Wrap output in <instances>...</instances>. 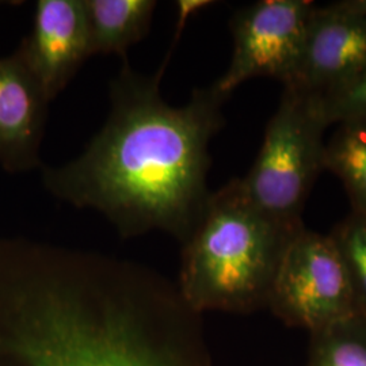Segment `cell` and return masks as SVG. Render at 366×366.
Here are the masks:
<instances>
[{"label":"cell","instance_id":"obj_4","mask_svg":"<svg viewBox=\"0 0 366 366\" xmlns=\"http://www.w3.org/2000/svg\"><path fill=\"white\" fill-rule=\"evenodd\" d=\"M327 128L315 97L284 89L252 167L239 178L249 201L280 222L302 227L307 199L325 171Z\"/></svg>","mask_w":366,"mask_h":366},{"label":"cell","instance_id":"obj_10","mask_svg":"<svg viewBox=\"0 0 366 366\" xmlns=\"http://www.w3.org/2000/svg\"><path fill=\"white\" fill-rule=\"evenodd\" d=\"M92 53L119 54L144 39L157 10L155 0H84Z\"/></svg>","mask_w":366,"mask_h":366},{"label":"cell","instance_id":"obj_8","mask_svg":"<svg viewBox=\"0 0 366 366\" xmlns=\"http://www.w3.org/2000/svg\"><path fill=\"white\" fill-rule=\"evenodd\" d=\"M53 99L92 56L84 0H39L30 34L16 48Z\"/></svg>","mask_w":366,"mask_h":366},{"label":"cell","instance_id":"obj_13","mask_svg":"<svg viewBox=\"0 0 366 366\" xmlns=\"http://www.w3.org/2000/svg\"><path fill=\"white\" fill-rule=\"evenodd\" d=\"M340 252L353 292L355 311L366 317V216L350 212L328 234Z\"/></svg>","mask_w":366,"mask_h":366},{"label":"cell","instance_id":"obj_16","mask_svg":"<svg viewBox=\"0 0 366 366\" xmlns=\"http://www.w3.org/2000/svg\"><path fill=\"white\" fill-rule=\"evenodd\" d=\"M340 3L355 13L362 14L366 16V0H340Z\"/></svg>","mask_w":366,"mask_h":366},{"label":"cell","instance_id":"obj_2","mask_svg":"<svg viewBox=\"0 0 366 366\" xmlns=\"http://www.w3.org/2000/svg\"><path fill=\"white\" fill-rule=\"evenodd\" d=\"M172 292L122 263L0 246V307L27 366H181L136 332L140 317Z\"/></svg>","mask_w":366,"mask_h":366},{"label":"cell","instance_id":"obj_5","mask_svg":"<svg viewBox=\"0 0 366 366\" xmlns=\"http://www.w3.org/2000/svg\"><path fill=\"white\" fill-rule=\"evenodd\" d=\"M267 308L288 327L310 334L358 316L347 272L328 234L304 227L293 236Z\"/></svg>","mask_w":366,"mask_h":366},{"label":"cell","instance_id":"obj_12","mask_svg":"<svg viewBox=\"0 0 366 366\" xmlns=\"http://www.w3.org/2000/svg\"><path fill=\"white\" fill-rule=\"evenodd\" d=\"M305 366H366V317L311 332Z\"/></svg>","mask_w":366,"mask_h":366},{"label":"cell","instance_id":"obj_6","mask_svg":"<svg viewBox=\"0 0 366 366\" xmlns=\"http://www.w3.org/2000/svg\"><path fill=\"white\" fill-rule=\"evenodd\" d=\"M314 7L310 0H259L236 10L229 22L232 57L213 87L229 98L249 79L295 86Z\"/></svg>","mask_w":366,"mask_h":366},{"label":"cell","instance_id":"obj_1","mask_svg":"<svg viewBox=\"0 0 366 366\" xmlns=\"http://www.w3.org/2000/svg\"><path fill=\"white\" fill-rule=\"evenodd\" d=\"M164 72L147 76L124 59L104 127L78 157L44 167L42 183L56 199L104 214L122 237L162 231L183 244L213 193L209 144L228 98L210 84L171 106L160 92Z\"/></svg>","mask_w":366,"mask_h":366},{"label":"cell","instance_id":"obj_15","mask_svg":"<svg viewBox=\"0 0 366 366\" xmlns=\"http://www.w3.org/2000/svg\"><path fill=\"white\" fill-rule=\"evenodd\" d=\"M177 6V24H175V34H174V42L171 45L170 54H169V59H170L171 52L174 51L178 39L182 34L183 29L186 26V24L190 21V18L193 15L208 9L210 6L214 4V1H210V0H179L175 3Z\"/></svg>","mask_w":366,"mask_h":366},{"label":"cell","instance_id":"obj_17","mask_svg":"<svg viewBox=\"0 0 366 366\" xmlns=\"http://www.w3.org/2000/svg\"><path fill=\"white\" fill-rule=\"evenodd\" d=\"M3 4H4V1H0V7H1V6H3Z\"/></svg>","mask_w":366,"mask_h":366},{"label":"cell","instance_id":"obj_9","mask_svg":"<svg viewBox=\"0 0 366 366\" xmlns=\"http://www.w3.org/2000/svg\"><path fill=\"white\" fill-rule=\"evenodd\" d=\"M48 98L39 79L15 49L0 57V169L25 174L42 167L41 145Z\"/></svg>","mask_w":366,"mask_h":366},{"label":"cell","instance_id":"obj_14","mask_svg":"<svg viewBox=\"0 0 366 366\" xmlns=\"http://www.w3.org/2000/svg\"><path fill=\"white\" fill-rule=\"evenodd\" d=\"M316 101L328 128L342 122H366V71L340 90Z\"/></svg>","mask_w":366,"mask_h":366},{"label":"cell","instance_id":"obj_7","mask_svg":"<svg viewBox=\"0 0 366 366\" xmlns=\"http://www.w3.org/2000/svg\"><path fill=\"white\" fill-rule=\"evenodd\" d=\"M366 71V16L340 1L316 6L311 14L295 89L322 98Z\"/></svg>","mask_w":366,"mask_h":366},{"label":"cell","instance_id":"obj_3","mask_svg":"<svg viewBox=\"0 0 366 366\" xmlns=\"http://www.w3.org/2000/svg\"><path fill=\"white\" fill-rule=\"evenodd\" d=\"M302 227L259 209L234 178L210 196L192 235L183 243L179 296L201 314H247L267 308L275 275L290 240Z\"/></svg>","mask_w":366,"mask_h":366},{"label":"cell","instance_id":"obj_11","mask_svg":"<svg viewBox=\"0 0 366 366\" xmlns=\"http://www.w3.org/2000/svg\"><path fill=\"white\" fill-rule=\"evenodd\" d=\"M325 171L343 183L352 212L366 216V122H342L328 139Z\"/></svg>","mask_w":366,"mask_h":366}]
</instances>
